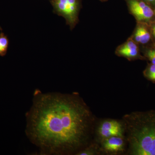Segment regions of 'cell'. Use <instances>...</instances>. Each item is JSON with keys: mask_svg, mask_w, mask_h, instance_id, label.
<instances>
[{"mask_svg": "<svg viewBox=\"0 0 155 155\" xmlns=\"http://www.w3.org/2000/svg\"><path fill=\"white\" fill-rule=\"evenodd\" d=\"M144 75L149 80L155 81V65L151 64L147 67L144 71Z\"/></svg>", "mask_w": 155, "mask_h": 155, "instance_id": "obj_11", "label": "cell"}, {"mask_svg": "<svg viewBox=\"0 0 155 155\" xmlns=\"http://www.w3.org/2000/svg\"><path fill=\"white\" fill-rule=\"evenodd\" d=\"M146 57L152 64L155 65V49H150L146 52Z\"/></svg>", "mask_w": 155, "mask_h": 155, "instance_id": "obj_12", "label": "cell"}, {"mask_svg": "<svg viewBox=\"0 0 155 155\" xmlns=\"http://www.w3.org/2000/svg\"><path fill=\"white\" fill-rule=\"evenodd\" d=\"M116 53L117 55L124 57L129 60H135L140 57L138 46L132 37L118 47Z\"/></svg>", "mask_w": 155, "mask_h": 155, "instance_id": "obj_7", "label": "cell"}, {"mask_svg": "<svg viewBox=\"0 0 155 155\" xmlns=\"http://www.w3.org/2000/svg\"><path fill=\"white\" fill-rule=\"evenodd\" d=\"M132 155H155V110L132 112L123 118Z\"/></svg>", "mask_w": 155, "mask_h": 155, "instance_id": "obj_2", "label": "cell"}, {"mask_svg": "<svg viewBox=\"0 0 155 155\" xmlns=\"http://www.w3.org/2000/svg\"><path fill=\"white\" fill-rule=\"evenodd\" d=\"M153 36L155 38V25L153 28Z\"/></svg>", "mask_w": 155, "mask_h": 155, "instance_id": "obj_13", "label": "cell"}, {"mask_svg": "<svg viewBox=\"0 0 155 155\" xmlns=\"http://www.w3.org/2000/svg\"><path fill=\"white\" fill-rule=\"evenodd\" d=\"M25 133L41 154L75 153L89 145L93 116L79 95L36 89L26 114Z\"/></svg>", "mask_w": 155, "mask_h": 155, "instance_id": "obj_1", "label": "cell"}, {"mask_svg": "<svg viewBox=\"0 0 155 155\" xmlns=\"http://www.w3.org/2000/svg\"><path fill=\"white\" fill-rule=\"evenodd\" d=\"M51 4L54 13L64 17L67 25L73 29L79 21V0H51Z\"/></svg>", "mask_w": 155, "mask_h": 155, "instance_id": "obj_3", "label": "cell"}, {"mask_svg": "<svg viewBox=\"0 0 155 155\" xmlns=\"http://www.w3.org/2000/svg\"><path fill=\"white\" fill-rule=\"evenodd\" d=\"M147 2H148L153 3L155 2V0H145Z\"/></svg>", "mask_w": 155, "mask_h": 155, "instance_id": "obj_14", "label": "cell"}, {"mask_svg": "<svg viewBox=\"0 0 155 155\" xmlns=\"http://www.w3.org/2000/svg\"><path fill=\"white\" fill-rule=\"evenodd\" d=\"M98 146L96 144H92L87 145L83 149L76 154L78 155H94L99 153Z\"/></svg>", "mask_w": 155, "mask_h": 155, "instance_id": "obj_9", "label": "cell"}, {"mask_svg": "<svg viewBox=\"0 0 155 155\" xmlns=\"http://www.w3.org/2000/svg\"><path fill=\"white\" fill-rule=\"evenodd\" d=\"M97 134L101 141L113 136L125 137V127L123 122L115 119H106L101 122L97 128Z\"/></svg>", "mask_w": 155, "mask_h": 155, "instance_id": "obj_4", "label": "cell"}, {"mask_svg": "<svg viewBox=\"0 0 155 155\" xmlns=\"http://www.w3.org/2000/svg\"><path fill=\"white\" fill-rule=\"evenodd\" d=\"M132 38L137 43L145 44L150 40V34L145 25L138 24L136 28L133 38Z\"/></svg>", "mask_w": 155, "mask_h": 155, "instance_id": "obj_8", "label": "cell"}, {"mask_svg": "<svg viewBox=\"0 0 155 155\" xmlns=\"http://www.w3.org/2000/svg\"><path fill=\"white\" fill-rule=\"evenodd\" d=\"M130 14L138 22H146L152 19L154 12L150 6L140 0H127Z\"/></svg>", "mask_w": 155, "mask_h": 155, "instance_id": "obj_5", "label": "cell"}, {"mask_svg": "<svg viewBox=\"0 0 155 155\" xmlns=\"http://www.w3.org/2000/svg\"><path fill=\"white\" fill-rule=\"evenodd\" d=\"M101 151L106 153L110 154L119 153L122 152L125 149V139L124 137H111L101 141Z\"/></svg>", "mask_w": 155, "mask_h": 155, "instance_id": "obj_6", "label": "cell"}, {"mask_svg": "<svg viewBox=\"0 0 155 155\" xmlns=\"http://www.w3.org/2000/svg\"><path fill=\"white\" fill-rule=\"evenodd\" d=\"M9 45V40L8 37L2 31L0 33V56H5Z\"/></svg>", "mask_w": 155, "mask_h": 155, "instance_id": "obj_10", "label": "cell"}]
</instances>
